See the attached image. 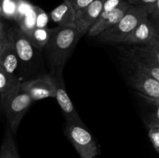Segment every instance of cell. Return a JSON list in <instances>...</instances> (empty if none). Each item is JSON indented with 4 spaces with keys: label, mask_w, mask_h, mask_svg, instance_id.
<instances>
[{
    "label": "cell",
    "mask_w": 159,
    "mask_h": 158,
    "mask_svg": "<svg viewBox=\"0 0 159 158\" xmlns=\"http://www.w3.org/2000/svg\"><path fill=\"white\" fill-rule=\"evenodd\" d=\"M64 133L80 158H96L100 153L99 144L85 126L65 122Z\"/></svg>",
    "instance_id": "8992f818"
},
{
    "label": "cell",
    "mask_w": 159,
    "mask_h": 158,
    "mask_svg": "<svg viewBox=\"0 0 159 158\" xmlns=\"http://www.w3.org/2000/svg\"><path fill=\"white\" fill-rule=\"evenodd\" d=\"M105 0H94L83 9L75 11V29L81 36H84L92 25L100 15Z\"/></svg>",
    "instance_id": "8fae6325"
},
{
    "label": "cell",
    "mask_w": 159,
    "mask_h": 158,
    "mask_svg": "<svg viewBox=\"0 0 159 158\" xmlns=\"http://www.w3.org/2000/svg\"><path fill=\"white\" fill-rule=\"evenodd\" d=\"M20 1L21 0H2V18L16 21L18 15Z\"/></svg>",
    "instance_id": "ac0fdd59"
},
{
    "label": "cell",
    "mask_w": 159,
    "mask_h": 158,
    "mask_svg": "<svg viewBox=\"0 0 159 158\" xmlns=\"http://www.w3.org/2000/svg\"><path fill=\"white\" fill-rule=\"evenodd\" d=\"M2 0H0V20L2 18Z\"/></svg>",
    "instance_id": "cb8c5ba5"
},
{
    "label": "cell",
    "mask_w": 159,
    "mask_h": 158,
    "mask_svg": "<svg viewBox=\"0 0 159 158\" xmlns=\"http://www.w3.org/2000/svg\"><path fill=\"white\" fill-rule=\"evenodd\" d=\"M7 33L13 42L18 56L17 77L20 82L47 73L43 52L33 45L27 36L17 26L7 28Z\"/></svg>",
    "instance_id": "7a4b0ae2"
},
{
    "label": "cell",
    "mask_w": 159,
    "mask_h": 158,
    "mask_svg": "<svg viewBox=\"0 0 159 158\" xmlns=\"http://www.w3.org/2000/svg\"><path fill=\"white\" fill-rule=\"evenodd\" d=\"M82 36L75 28L57 26L43 50V58L52 76L63 74L65 64Z\"/></svg>",
    "instance_id": "6da1fadb"
},
{
    "label": "cell",
    "mask_w": 159,
    "mask_h": 158,
    "mask_svg": "<svg viewBox=\"0 0 159 158\" xmlns=\"http://www.w3.org/2000/svg\"><path fill=\"white\" fill-rule=\"evenodd\" d=\"M130 7V5H129L124 0L117 7L115 8L110 12L105 14H100L99 18L89 29L88 32H87L89 36L96 37L103 31L107 30L114 26L116 23H119L120 20L125 15Z\"/></svg>",
    "instance_id": "30bf717a"
},
{
    "label": "cell",
    "mask_w": 159,
    "mask_h": 158,
    "mask_svg": "<svg viewBox=\"0 0 159 158\" xmlns=\"http://www.w3.org/2000/svg\"><path fill=\"white\" fill-rule=\"evenodd\" d=\"M53 31L54 28H34L30 34H28L27 37L37 50L43 52L51 38Z\"/></svg>",
    "instance_id": "9a60e30c"
},
{
    "label": "cell",
    "mask_w": 159,
    "mask_h": 158,
    "mask_svg": "<svg viewBox=\"0 0 159 158\" xmlns=\"http://www.w3.org/2000/svg\"><path fill=\"white\" fill-rule=\"evenodd\" d=\"M155 39H159L158 22L148 17L127 35L122 43L130 46L144 45L149 43Z\"/></svg>",
    "instance_id": "ba28073f"
},
{
    "label": "cell",
    "mask_w": 159,
    "mask_h": 158,
    "mask_svg": "<svg viewBox=\"0 0 159 158\" xmlns=\"http://www.w3.org/2000/svg\"><path fill=\"white\" fill-rule=\"evenodd\" d=\"M125 1L130 6L147 7V6L154 4V3L159 1V0H125Z\"/></svg>",
    "instance_id": "7402d4cb"
},
{
    "label": "cell",
    "mask_w": 159,
    "mask_h": 158,
    "mask_svg": "<svg viewBox=\"0 0 159 158\" xmlns=\"http://www.w3.org/2000/svg\"><path fill=\"white\" fill-rule=\"evenodd\" d=\"M20 87L34 102L47 98H55L56 95L55 81L50 73H44L34 78L24 81L20 83Z\"/></svg>",
    "instance_id": "52a82bcc"
},
{
    "label": "cell",
    "mask_w": 159,
    "mask_h": 158,
    "mask_svg": "<svg viewBox=\"0 0 159 158\" xmlns=\"http://www.w3.org/2000/svg\"><path fill=\"white\" fill-rule=\"evenodd\" d=\"M55 81L56 86V95L55 99L65 116L66 122L76 125L85 126V123L82 122V119L79 116L72 102L68 96L65 85V81L63 79V74L53 76Z\"/></svg>",
    "instance_id": "9c48e42d"
},
{
    "label": "cell",
    "mask_w": 159,
    "mask_h": 158,
    "mask_svg": "<svg viewBox=\"0 0 159 158\" xmlns=\"http://www.w3.org/2000/svg\"><path fill=\"white\" fill-rule=\"evenodd\" d=\"M0 65L7 72L17 76L19 59L12 39L7 33V37L0 51Z\"/></svg>",
    "instance_id": "4fadbf2b"
},
{
    "label": "cell",
    "mask_w": 159,
    "mask_h": 158,
    "mask_svg": "<svg viewBox=\"0 0 159 158\" xmlns=\"http://www.w3.org/2000/svg\"><path fill=\"white\" fill-rule=\"evenodd\" d=\"M7 37V28L2 20H0V51L4 45Z\"/></svg>",
    "instance_id": "603a6c76"
},
{
    "label": "cell",
    "mask_w": 159,
    "mask_h": 158,
    "mask_svg": "<svg viewBox=\"0 0 159 158\" xmlns=\"http://www.w3.org/2000/svg\"><path fill=\"white\" fill-rule=\"evenodd\" d=\"M123 1H124V0H105L103 2V6H102V10L101 14H105L112 11L115 8L117 7Z\"/></svg>",
    "instance_id": "ffe728a7"
},
{
    "label": "cell",
    "mask_w": 159,
    "mask_h": 158,
    "mask_svg": "<svg viewBox=\"0 0 159 158\" xmlns=\"http://www.w3.org/2000/svg\"><path fill=\"white\" fill-rule=\"evenodd\" d=\"M50 18L57 24V26L75 29V11L66 0L51 11Z\"/></svg>",
    "instance_id": "5bb4252c"
},
{
    "label": "cell",
    "mask_w": 159,
    "mask_h": 158,
    "mask_svg": "<svg viewBox=\"0 0 159 158\" xmlns=\"http://www.w3.org/2000/svg\"><path fill=\"white\" fill-rule=\"evenodd\" d=\"M36 12V28L47 27L49 22V15L43 9L35 6Z\"/></svg>",
    "instance_id": "d6986e66"
},
{
    "label": "cell",
    "mask_w": 159,
    "mask_h": 158,
    "mask_svg": "<svg viewBox=\"0 0 159 158\" xmlns=\"http://www.w3.org/2000/svg\"><path fill=\"white\" fill-rule=\"evenodd\" d=\"M66 1H68L70 3V5L72 6L75 11H77L85 8V6L93 2L94 0H66Z\"/></svg>",
    "instance_id": "44dd1931"
},
{
    "label": "cell",
    "mask_w": 159,
    "mask_h": 158,
    "mask_svg": "<svg viewBox=\"0 0 159 158\" xmlns=\"http://www.w3.org/2000/svg\"><path fill=\"white\" fill-rule=\"evenodd\" d=\"M34 101L23 91L20 85L4 96L0 97V112L6 117L8 129L13 135L16 133L20 122Z\"/></svg>",
    "instance_id": "277c9868"
},
{
    "label": "cell",
    "mask_w": 159,
    "mask_h": 158,
    "mask_svg": "<svg viewBox=\"0 0 159 158\" xmlns=\"http://www.w3.org/2000/svg\"><path fill=\"white\" fill-rule=\"evenodd\" d=\"M127 79L129 85L138 92L159 99V81L135 69L129 74Z\"/></svg>",
    "instance_id": "7c38bea8"
},
{
    "label": "cell",
    "mask_w": 159,
    "mask_h": 158,
    "mask_svg": "<svg viewBox=\"0 0 159 158\" xmlns=\"http://www.w3.org/2000/svg\"><path fill=\"white\" fill-rule=\"evenodd\" d=\"M144 6H130L128 10L114 26L97 36V41L104 44H119L144 19L148 17Z\"/></svg>",
    "instance_id": "5b68a950"
},
{
    "label": "cell",
    "mask_w": 159,
    "mask_h": 158,
    "mask_svg": "<svg viewBox=\"0 0 159 158\" xmlns=\"http://www.w3.org/2000/svg\"><path fill=\"white\" fill-rule=\"evenodd\" d=\"M16 75L7 72L0 65V97L4 96L20 85Z\"/></svg>",
    "instance_id": "e0dca14e"
},
{
    "label": "cell",
    "mask_w": 159,
    "mask_h": 158,
    "mask_svg": "<svg viewBox=\"0 0 159 158\" xmlns=\"http://www.w3.org/2000/svg\"><path fill=\"white\" fill-rule=\"evenodd\" d=\"M0 158H20L14 135L9 129L6 130L0 147Z\"/></svg>",
    "instance_id": "2e32d148"
},
{
    "label": "cell",
    "mask_w": 159,
    "mask_h": 158,
    "mask_svg": "<svg viewBox=\"0 0 159 158\" xmlns=\"http://www.w3.org/2000/svg\"><path fill=\"white\" fill-rule=\"evenodd\" d=\"M124 54L135 70L159 81V39L147 44L134 45L126 49Z\"/></svg>",
    "instance_id": "3957f363"
}]
</instances>
